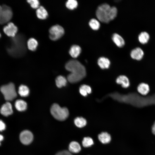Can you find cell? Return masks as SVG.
Here are the masks:
<instances>
[{"label":"cell","instance_id":"10","mask_svg":"<svg viewBox=\"0 0 155 155\" xmlns=\"http://www.w3.org/2000/svg\"><path fill=\"white\" fill-rule=\"evenodd\" d=\"M1 113L5 116H8L11 115L13 113L12 105L9 102L3 104L0 109Z\"/></svg>","mask_w":155,"mask_h":155},{"label":"cell","instance_id":"8","mask_svg":"<svg viewBox=\"0 0 155 155\" xmlns=\"http://www.w3.org/2000/svg\"><path fill=\"white\" fill-rule=\"evenodd\" d=\"M20 139L21 142L23 144L28 145L32 142L33 139V135L30 131L25 130L20 133Z\"/></svg>","mask_w":155,"mask_h":155},{"label":"cell","instance_id":"28","mask_svg":"<svg viewBox=\"0 0 155 155\" xmlns=\"http://www.w3.org/2000/svg\"><path fill=\"white\" fill-rule=\"evenodd\" d=\"M78 5L77 1L75 0H69L66 3V6L67 7L71 10L76 8Z\"/></svg>","mask_w":155,"mask_h":155},{"label":"cell","instance_id":"31","mask_svg":"<svg viewBox=\"0 0 155 155\" xmlns=\"http://www.w3.org/2000/svg\"><path fill=\"white\" fill-rule=\"evenodd\" d=\"M55 155H72L69 151L63 150L58 152Z\"/></svg>","mask_w":155,"mask_h":155},{"label":"cell","instance_id":"23","mask_svg":"<svg viewBox=\"0 0 155 155\" xmlns=\"http://www.w3.org/2000/svg\"><path fill=\"white\" fill-rule=\"evenodd\" d=\"M55 82L57 86L61 88L66 86L67 83V80L64 77L59 75L56 78Z\"/></svg>","mask_w":155,"mask_h":155},{"label":"cell","instance_id":"29","mask_svg":"<svg viewBox=\"0 0 155 155\" xmlns=\"http://www.w3.org/2000/svg\"><path fill=\"white\" fill-rule=\"evenodd\" d=\"M31 7L34 9H37L39 7V2L37 0H28L27 1Z\"/></svg>","mask_w":155,"mask_h":155},{"label":"cell","instance_id":"18","mask_svg":"<svg viewBox=\"0 0 155 155\" xmlns=\"http://www.w3.org/2000/svg\"><path fill=\"white\" fill-rule=\"evenodd\" d=\"M69 150L71 153H78L81 150V147L77 142L72 141L69 144Z\"/></svg>","mask_w":155,"mask_h":155},{"label":"cell","instance_id":"3","mask_svg":"<svg viewBox=\"0 0 155 155\" xmlns=\"http://www.w3.org/2000/svg\"><path fill=\"white\" fill-rule=\"evenodd\" d=\"M117 11L116 7H111L109 5L104 3L98 7L96 15L100 22L107 23L115 18L117 16Z\"/></svg>","mask_w":155,"mask_h":155},{"label":"cell","instance_id":"15","mask_svg":"<svg viewBox=\"0 0 155 155\" xmlns=\"http://www.w3.org/2000/svg\"><path fill=\"white\" fill-rule=\"evenodd\" d=\"M138 92L143 95H146L148 94L150 91V87L149 85L144 83L140 84L137 87Z\"/></svg>","mask_w":155,"mask_h":155},{"label":"cell","instance_id":"24","mask_svg":"<svg viewBox=\"0 0 155 155\" xmlns=\"http://www.w3.org/2000/svg\"><path fill=\"white\" fill-rule=\"evenodd\" d=\"M74 123L77 127L79 128H82L86 125L87 121L84 118L82 117H78L75 119Z\"/></svg>","mask_w":155,"mask_h":155},{"label":"cell","instance_id":"37","mask_svg":"<svg viewBox=\"0 0 155 155\" xmlns=\"http://www.w3.org/2000/svg\"><path fill=\"white\" fill-rule=\"evenodd\" d=\"M1 37V34H0V37Z\"/></svg>","mask_w":155,"mask_h":155},{"label":"cell","instance_id":"14","mask_svg":"<svg viewBox=\"0 0 155 155\" xmlns=\"http://www.w3.org/2000/svg\"><path fill=\"white\" fill-rule=\"evenodd\" d=\"M81 52V49L79 46L74 45L71 47L69 53L72 57L76 58L79 55Z\"/></svg>","mask_w":155,"mask_h":155},{"label":"cell","instance_id":"13","mask_svg":"<svg viewBox=\"0 0 155 155\" xmlns=\"http://www.w3.org/2000/svg\"><path fill=\"white\" fill-rule=\"evenodd\" d=\"M112 39L114 43L119 47H122L125 45V41L119 35L115 33L112 36Z\"/></svg>","mask_w":155,"mask_h":155},{"label":"cell","instance_id":"11","mask_svg":"<svg viewBox=\"0 0 155 155\" xmlns=\"http://www.w3.org/2000/svg\"><path fill=\"white\" fill-rule=\"evenodd\" d=\"M144 55V52L142 50L138 47L133 50L131 52L130 55L133 59L137 60H141Z\"/></svg>","mask_w":155,"mask_h":155},{"label":"cell","instance_id":"6","mask_svg":"<svg viewBox=\"0 0 155 155\" xmlns=\"http://www.w3.org/2000/svg\"><path fill=\"white\" fill-rule=\"evenodd\" d=\"M0 13V24H3L8 22L12 18L13 12L11 7L6 5H2Z\"/></svg>","mask_w":155,"mask_h":155},{"label":"cell","instance_id":"1","mask_svg":"<svg viewBox=\"0 0 155 155\" xmlns=\"http://www.w3.org/2000/svg\"><path fill=\"white\" fill-rule=\"evenodd\" d=\"M65 68L70 72L67 77V80L70 82L74 83L78 82L86 76V71L84 66L78 61L73 59L68 61Z\"/></svg>","mask_w":155,"mask_h":155},{"label":"cell","instance_id":"26","mask_svg":"<svg viewBox=\"0 0 155 155\" xmlns=\"http://www.w3.org/2000/svg\"><path fill=\"white\" fill-rule=\"evenodd\" d=\"M89 24L90 27L94 30H98L100 26V23L98 21L94 18L90 20Z\"/></svg>","mask_w":155,"mask_h":155},{"label":"cell","instance_id":"33","mask_svg":"<svg viewBox=\"0 0 155 155\" xmlns=\"http://www.w3.org/2000/svg\"><path fill=\"white\" fill-rule=\"evenodd\" d=\"M79 92L80 94L84 96H86L88 94L86 91L80 88H79Z\"/></svg>","mask_w":155,"mask_h":155},{"label":"cell","instance_id":"2","mask_svg":"<svg viewBox=\"0 0 155 155\" xmlns=\"http://www.w3.org/2000/svg\"><path fill=\"white\" fill-rule=\"evenodd\" d=\"M7 50L9 54L14 57H20L24 55L26 51V42L24 36L19 34L12 38Z\"/></svg>","mask_w":155,"mask_h":155},{"label":"cell","instance_id":"12","mask_svg":"<svg viewBox=\"0 0 155 155\" xmlns=\"http://www.w3.org/2000/svg\"><path fill=\"white\" fill-rule=\"evenodd\" d=\"M117 83L121 84L124 88L128 87L130 85V82L128 78L126 76L121 75L119 76L117 79Z\"/></svg>","mask_w":155,"mask_h":155},{"label":"cell","instance_id":"16","mask_svg":"<svg viewBox=\"0 0 155 155\" xmlns=\"http://www.w3.org/2000/svg\"><path fill=\"white\" fill-rule=\"evenodd\" d=\"M15 106L16 109L19 111L26 110L27 108V104L24 100L19 99L15 102Z\"/></svg>","mask_w":155,"mask_h":155},{"label":"cell","instance_id":"19","mask_svg":"<svg viewBox=\"0 0 155 155\" xmlns=\"http://www.w3.org/2000/svg\"><path fill=\"white\" fill-rule=\"evenodd\" d=\"M36 13L37 17L40 19H45L48 16L47 11L42 6L39 7L37 9Z\"/></svg>","mask_w":155,"mask_h":155},{"label":"cell","instance_id":"21","mask_svg":"<svg viewBox=\"0 0 155 155\" xmlns=\"http://www.w3.org/2000/svg\"><path fill=\"white\" fill-rule=\"evenodd\" d=\"M38 45L37 41L33 38L29 39L27 42V46L28 49L32 51H35Z\"/></svg>","mask_w":155,"mask_h":155},{"label":"cell","instance_id":"4","mask_svg":"<svg viewBox=\"0 0 155 155\" xmlns=\"http://www.w3.org/2000/svg\"><path fill=\"white\" fill-rule=\"evenodd\" d=\"M52 116L56 119L60 121L66 120L69 115V112L66 107H62L57 104H54L50 109Z\"/></svg>","mask_w":155,"mask_h":155},{"label":"cell","instance_id":"9","mask_svg":"<svg viewBox=\"0 0 155 155\" xmlns=\"http://www.w3.org/2000/svg\"><path fill=\"white\" fill-rule=\"evenodd\" d=\"M18 30L17 27L11 22L8 23L3 28V31L5 33L7 36L12 38L16 35Z\"/></svg>","mask_w":155,"mask_h":155},{"label":"cell","instance_id":"36","mask_svg":"<svg viewBox=\"0 0 155 155\" xmlns=\"http://www.w3.org/2000/svg\"><path fill=\"white\" fill-rule=\"evenodd\" d=\"M2 9V5H0V13Z\"/></svg>","mask_w":155,"mask_h":155},{"label":"cell","instance_id":"5","mask_svg":"<svg viewBox=\"0 0 155 155\" xmlns=\"http://www.w3.org/2000/svg\"><path fill=\"white\" fill-rule=\"evenodd\" d=\"M0 90L5 99L7 101H12L17 97L15 87L13 83H10L2 86L0 88Z\"/></svg>","mask_w":155,"mask_h":155},{"label":"cell","instance_id":"20","mask_svg":"<svg viewBox=\"0 0 155 155\" xmlns=\"http://www.w3.org/2000/svg\"><path fill=\"white\" fill-rule=\"evenodd\" d=\"M99 140L102 144H106L109 143L111 140V137L108 133L102 132L98 135Z\"/></svg>","mask_w":155,"mask_h":155},{"label":"cell","instance_id":"35","mask_svg":"<svg viewBox=\"0 0 155 155\" xmlns=\"http://www.w3.org/2000/svg\"><path fill=\"white\" fill-rule=\"evenodd\" d=\"M3 137L2 135L0 134V145H1V141L3 140Z\"/></svg>","mask_w":155,"mask_h":155},{"label":"cell","instance_id":"30","mask_svg":"<svg viewBox=\"0 0 155 155\" xmlns=\"http://www.w3.org/2000/svg\"><path fill=\"white\" fill-rule=\"evenodd\" d=\"M80 88L84 90L88 94H90L91 92V88L88 85L85 84L82 85L80 86Z\"/></svg>","mask_w":155,"mask_h":155},{"label":"cell","instance_id":"22","mask_svg":"<svg viewBox=\"0 0 155 155\" xmlns=\"http://www.w3.org/2000/svg\"><path fill=\"white\" fill-rule=\"evenodd\" d=\"M30 90L28 87L26 85H21L19 87L18 93L22 97L28 96L29 94Z\"/></svg>","mask_w":155,"mask_h":155},{"label":"cell","instance_id":"7","mask_svg":"<svg viewBox=\"0 0 155 155\" xmlns=\"http://www.w3.org/2000/svg\"><path fill=\"white\" fill-rule=\"evenodd\" d=\"M49 33L50 39L55 41L63 36L64 33V30L61 26L56 25L53 26L50 28Z\"/></svg>","mask_w":155,"mask_h":155},{"label":"cell","instance_id":"17","mask_svg":"<svg viewBox=\"0 0 155 155\" xmlns=\"http://www.w3.org/2000/svg\"><path fill=\"white\" fill-rule=\"evenodd\" d=\"M98 63L101 69H106L109 68L110 64V62L107 58L102 57L98 59Z\"/></svg>","mask_w":155,"mask_h":155},{"label":"cell","instance_id":"27","mask_svg":"<svg viewBox=\"0 0 155 155\" xmlns=\"http://www.w3.org/2000/svg\"><path fill=\"white\" fill-rule=\"evenodd\" d=\"M93 144L94 142L92 139L90 137H84L82 141V145L85 147H90Z\"/></svg>","mask_w":155,"mask_h":155},{"label":"cell","instance_id":"32","mask_svg":"<svg viewBox=\"0 0 155 155\" xmlns=\"http://www.w3.org/2000/svg\"><path fill=\"white\" fill-rule=\"evenodd\" d=\"M5 125L4 123L0 120V131L4 130L5 128Z\"/></svg>","mask_w":155,"mask_h":155},{"label":"cell","instance_id":"25","mask_svg":"<svg viewBox=\"0 0 155 155\" xmlns=\"http://www.w3.org/2000/svg\"><path fill=\"white\" fill-rule=\"evenodd\" d=\"M150 38L148 34L146 32H142L139 35L138 40L142 44H145L148 42Z\"/></svg>","mask_w":155,"mask_h":155},{"label":"cell","instance_id":"34","mask_svg":"<svg viewBox=\"0 0 155 155\" xmlns=\"http://www.w3.org/2000/svg\"><path fill=\"white\" fill-rule=\"evenodd\" d=\"M152 133L155 135V121L152 127Z\"/></svg>","mask_w":155,"mask_h":155}]
</instances>
